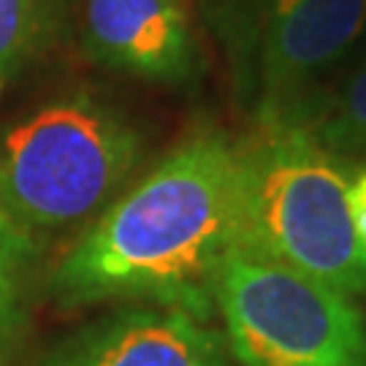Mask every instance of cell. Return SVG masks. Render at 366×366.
<instances>
[{"label": "cell", "instance_id": "6da1fadb", "mask_svg": "<svg viewBox=\"0 0 366 366\" xmlns=\"http://www.w3.org/2000/svg\"><path fill=\"white\" fill-rule=\"evenodd\" d=\"M236 239V139L198 131L76 236L46 288L63 307L128 301L212 323L220 263Z\"/></svg>", "mask_w": 366, "mask_h": 366}, {"label": "cell", "instance_id": "7a4b0ae2", "mask_svg": "<svg viewBox=\"0 0 366 366\" xmlns=\"http://www.w3.org/2000/svg\"><path fill=\"white\" fill-rule=\"evenodd\" d=\"M236 157V242L350 299L366 296V239L350 217L340 157L301 122L252 125Z\"/></svg>", "mask_w": 366, "mask_h": 366}, {"label": "cell", "instance_id": "3957f363", "mask_svg": "<svg viewBox=\"0 0 366 366\" xmlns=\"http://www.w3.org/2000/svg\"><path fill=\"white\" fill-rule=\"evenodd\" d=\"M142 136L92 95L41 106L0 144V214L36 242L90 225L142 163Z\"/></svg>", "mask_w": 366, "mask_h": 366}, {"label": "cell", "instance_id": "277c9868", "mask_svg": "<svg viewBox=\"0 0 366 366\" xmlns=\"http://www.w3.org/2000/svg\"><path fill=\"white\" fill-rule=\"evenodd\" d=\"M252 125L296 122L366 30V0H198Z\"/></svg>", "mask_w": 366, "mask_h": 366}, {"label": "cell", "instance_id": "5b68a950", "mask_svg": "<svg viewBox=\"0 0 366 366\" xmlns=\"http://www.w3.org/2000/svg\"><path fill=\"white\" fill-rule=\"evenodd\" d=\"M222 337L242 366H366L355 299L234 242L214 288Z\"/></svg>", "mask_w": 366, "mask_h": 366}, {"label": "cell", "instance_id": "8992f818", "mask_svg": "<svg viewBox=\"0 0 366 366\" xmlns=\"http://www.w3.org/2000/svg\"><path fill=\"white\" fill-rule=\"evenodd\" d=\"M84 46L95 63L160 84L193 81L201 71L184 0H81Z\"/></svg>", "mask_w": 366, "mask_h": 366}, {"label": "cell", "instance_id": "52a82bcc", "mask_svg": "<svg viewBox=\"0 0 366 366\" xmlns=\"http://www.w3.org/2000/svg\"><path fill=\"white\" fill-rule=\"evenodd\" d=\"M41 366H234L222 331L193 315L133 304L66 340Z\"/></svg>", "mask_w": 366, "mask_h": 366}, {"label": "cell", "instance_id": "ba28073f", "mask_svg": "<svg viewBox=\"0 0 366 366\" xmlns=\"http://www.w3.org/2000/svg\"><path fill=\"white\" fill-rule=\"evenodd\" d=\"M301 122L342 163L366 157V57L307 106Z\"/></svg>", "mask_w": 366, "mask_h": 366}, {"label": "cell", "instance_id": "9c48e42d", "mask_svg": "<svg viewBox=\"0 0 366 366\" xmlns=\"http://www.w3.org/2000/svg\"><path fill=\"white\" fill-rule=\"evenodd\" d=\"M41 242L0 214V366H19Z\"/></svg>", "mask_w": 366, "mask_h": 366}, {"label": "cell", "instance_id": "30bf717a", "mask_svg": "<svg viewBox=\"0 0 366 366\" xmlns=\"http://www.w3.org/2000/svg\"><path fill=\"white\" fill-rule=\"evenodd\" d=\"M63 0H0V84L52 41Z\"/></svg>", "mask_w": 366, "mask_h": 366}, {"label": "cell", "instance_id": "8fae6325", "mask_svg": "<svg viewBox=\"0 0 366 366\" xmlns=\"http://www.w3.org/2000/svg\"><path fill=\"white\" fill-rule=\"evenodd\" d=\"M347 204H350L355 231L366 239V169L358 171L347 184Z\"/></svg>", "mask_w": 366, "mask_h": 366}]
</instances>
